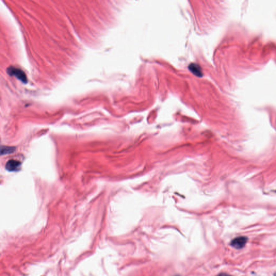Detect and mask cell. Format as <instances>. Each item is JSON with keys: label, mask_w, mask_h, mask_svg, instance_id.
<instances>
[{"label": "cell", "mask_w": 276, "mask_h": 276, "mask_svg": "<svg viewBox=\"0 0 276 276\" xmlns=\"http://www.w3.org/2000/svg\"><path fill=\"white\" fill-rule=\"evenodd\" d=\"M248 241V238L244 236H241L234 238L231 242V246L236 249H241L244 248Z\"/></svg>", "instance_id": "2"}, {"label": "cell", "mask_w": 276, "mask_h": 276, "mask_svg": "<svg viewBox=\"0 0 276 276\" xmlns=\"http://www.w3.org/2000/svg\"><path fill=\"white\" fill-rule=\"evenodd\" d=\"M21 163L19 161L15 160H9L6 164V168L10 172L18 171L20 168Z\"/></svg>", "instance_id": "3"}, {"label": "cell", "mask_w": 276, "mask_h": 276, "mask_svg": "<svg viewBox=\"0 0 276 276\" xmlns=\"http://www.w3.org/2000/svg\"></svg>", "instance_id": "7"}, {"label": "cell", "mask_w": 276, "mask_h": 276, "mask_svg": "<svg viewBox=\"0 0 276 276\" xmlns=\"http://www.w3.org/2000/svg\"><path fill=\"white\" fill-rule=\"evenodd\" d=\"M15 150V148L9 146H3L1 148V153L2 155L7 154H10L14 152Z\"/></svg>", "instance_id": "5"}, {"label": "cell", "mask_w": 276, "mask_h": 276, "mask_svg": "<svg viewBox=\"0 0 276 276\" xmlns=\"http://www.w3.org/2000/svg\"><path fill=\"white\" fill-rule=\"evenodd\" d=\"M189 69L190 71L196 76H197L198 77H202V71L201 70V67H199V65L196 64H191L189 65Z\"/></svg>", "instance_id": "4"}, {"label": "cell", "mask_w": 276, "mask_h": 276, "mask_svg": "<svg viewBox=\"0 0 276 276\" xmlns=\"http://www.w3.org/2000/svg\"><path fill=\"white\" fill-rule=\"evenodd\" d=\"M232 276L229 275V274H225V273H222V274H218V276Z\"/></svg>", "instance_id": "6"}, {"label": "cell", "mask_w": 276, "mask_h": 276, "mask_svg": "<svg viewBox=\"0 0 276 276\" xmlns=\"http://www.w3.org/2000/svg\"><path fill=\"white\" fill-rule=\"evenodd\" d=\"M8 73L11 76H14L21 81L26 83V76L25 72L21 69L16 67H10L8 69Z\"/></svg>", "instance_id": "1"}]
</instances>
